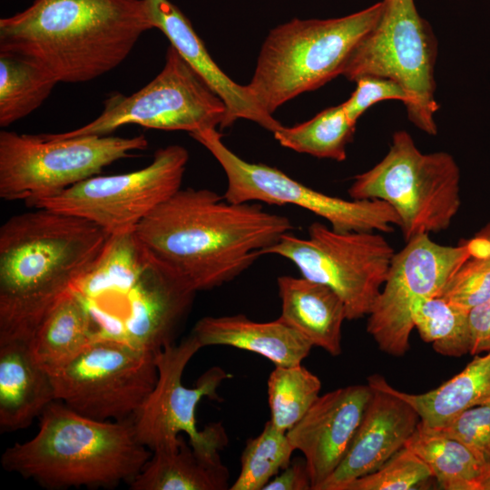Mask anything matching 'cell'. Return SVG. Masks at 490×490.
<instances>
[{"label": "cell", "instance_id": "10", "mask_svg": "<svg viewBox=\"0 0 490 490\" xmlns=\"http://www.w3.org/2000/svg\"><path fill=\"white\" fill-rule=\"evenodd\" d=\"M291 261L301 276L334 290L344 302L347 319L368 316L386 281L395 254L376 232H338L313 222L307 238L284 234L262 255Z\"/></svg>", "mask_w": 490, "mask_h": 490}, {"label": "cell", "instance_id": "12", "mask_svg": "<svg viewBox=\"0 0 490 490\" xmlns=\"http://www.w3.org/2000/svg\"><path fill=\"white\" fill-rule=\"evenodd\" d=\"M191 136L224 171L227 187L223 196L230 202L294 205L323 218L338 232L389 233L394 226H400L397 213L382 200H344L306 186L275 167L247 162L225 145L216 129Z\"/></svg>", "mask_w": 490, "mask_h": 490}, {"label": "cell", "instance_id": "19", "mask_svg": "<svg viewBox=\"0 0 490 490\" xmlns=\"http://www.w3.org/2000/svg\"><path fill=\"white\" fill-rule=\"evenodd\" d=\"M143 1L153 28L162 32L171 45L224 102L226 128L239 119L254 122L272 132L282 126L260 106L247 84L237 83L217 65L189 19L173 3Z\"/></svg>", "mask_w": 490, "mask_h": 490}, {"label": "cell", "instance_id": "1", "mask_svg": "<svg viewBox=\"0 0 490 490\" xmlns=\"http://www.w3.org/2000/svg\"><path fill=\"white\" fill-rule=\"evenodd\" d=\"M258 202L234 203L209 189H180L134 228L155 260L196 292L232 281L293 229Z\"/></svg>", "mask_w": 490, "mask_h": 490}, {"label": "cell", "instance_id": "38", "mask_svg": "<svg viewBox=\"0 0 490 490\" xmlns=\"http://www.w3.org/2000/svg\"><path fill=\"white\" fill-rule=\"evenodd\" d=\"M477 490H490V463L487 464L485 471L478 480Z\"/></svg>", "mask_w": 490, "mask_h": 490}, {"label": "cell", "instance_id": "5", "mask_svg": "<svg viewBox=\"0 0 490 490\" xmlns=\"http://www.w3.org/2000/svg\"><path fill=\"white\" fill-rule=\"evenodd\" d=\"M383 9L377 2L338 18H294L273 28L259 54L247 84L269 114L298 95L341 74L351 53L377 24Z\"/></svg>", "mask_w": 490, "mask_h": 490}, {"label": "cell", "instance_id": "8", "mask_svg": "<svg viewBox=\"0 0 490 490\" xmlns=\"http://www.w3.org/2000/svg\"><path fill=\"white\" fill-rule=\"evenodd\" d=\"M148 147L143 135L54 139L0 132V197L25 204L55 195Z\"/></svg>", "mask_w": 490, "mask_h": 490}, {"label": "cell", "instance_id": "2", "mask_svg": "<svg viewBox=\"0 0 490 490\" xmlns=\"http://www.w3.org/2000/svg\"><path fill=\"white\" fill-rule=\"evenodd\" d=\"M109 236L84 219L43 208L5 220L0 228V344H28Z\"/></svg>", "mask_w": 490, "mask_h": 490}, {"label": "cell", "instance_id": "9", "mask_svg": "<svg viewBox=\"0 0 490 490\" xmlns=\"http://www.w3.org/2000/svg\"><path fill=\"white\" fill-rule=\"evenodd\" d=\"M226 120L221 98L170 45L162 69L142 89L131 95L111 93L100 115L82 127L44 134L54 139L104 136L128 124L192 134L218 126L225 129Z\"/></svg>", "mask_w": 490, "mask_h": 490}, {"label": "cell", "instance_id": "3", "mask_svg": "<svg viewBox=\"0 0 490 490\" xmlns=\"http://www.w3.org/2000/svg\"><path fill=\"white\" fill-rule=\"evenodd\" d=\"M152 28L143 0H34L0 19V52L58 83H85L120 65Z\"/></svg>", "mask_w": 490, "mask_h": 490}, {"label": "cell", "instance_id": "22", "mask_svg": "<svg viewBox=\"0 0 490 490\" xmlns=\"http://www.w3.org/2000/svg\"><path fill=\"white\" fill-rule=\"evenodd\" d=\"M277 284L281 302L279 318L313 347L333 357L339 356L342 324L347 315L338 295L329 287L302 276H279Z\"/></svg>", "mask_w": 490, "mask_h": 490}, {"label": "cell", "instance_id": "29", "mask_svg": "<svg viewBox=\"0 0 490 490\" xmlns=\"http://www.w3.org/2000/svg\"><path fill=\"white\" fill-rule=\"evenodd\" d=\"M469 311L439 297L418 300L412 309V323L420 338L435 351L446 357L470 352Z\"/></svg>", "mask_w": 490, "mask_h": 490}, {"label": "cell", "instance_id": "24", "mask_svg": "<svg viewBox=\"0 0 490 490\" xmlns=\"http://www.w3.org/2000/svg\"><path fill=\"white\" fill-rule=\"evenodd\" d=\"M94 340L85 305L69 290L41 321L28 346L34 361L53 376Z\"/></svg>", "mask_w": 490, "mask_h": 490}, {"label": "cell", "instance_id": "34", "mask_svg": "<svg viewBox=\"0 0 490 490\" xmlns=\"http://www.w3.org/2000/svg\"><path fill=\"white\" fill-rule=\"evenodd\" d=\"M426 428L459 441L490 463V404L466 409L440 426Z\"/></svg>", "mask_w": 490, "mask_h": 490}, {"label": "cell", "instance_id": "14", "mask_svg": "<svg viewBox=\"0 0 490 490\" xmlns=\"http://www.w3.org/2000/svg\"><path fill=\"white\" fill-rule=\"evenodd\" d=\"M56 400L100 421L133 418L158 379L156 353L97 339L52 376Z\"/></svg>", "mask_w": 490, "mask_h": 490}, {"label": "cell", "instance_id": "27", "mask_svg": "<svg viewBox=\"0 0 490 490\" xmlns=\"http://www.w3.org/2000/svg\"><path fill=\"white\" fill-rule=\"evenodd\" d=\"M57 83L28 59L0 52V126L5 128L35 111Z\"/></svg>", "mask_w": 490, "mask_h": 490}, {"label": "cell", "instance_id": "6", "mask_svg": "<svg viewBox=\"0 0 490 490\" xmlns=\"http://www.w3.org/2000/svg\"><path fill=\"white\" fill-rule=\"evenodd\" d=\"M348 191L351 199L388 203L407 242L448 229L461 204L460 171L449 153H423L407 132L397 131L385 157L356 175Z\"/></svg>", "mask_w": 490, "mask_h": 490}, {"label": "cell", "instance_id": "39", "mask_svg": "<svg viewBox=\"0 0 490 490\" xmlns=\"http://www.w3.org/2000/svg\"><path fill=\"white\" fill-rule=\"evenodd\" d=\"M475 235L484 238L490 243V222L483 227Z\"/></svg>", "mask_w": 490, "mask_h": 490}, {"label": "cell", "instance_id": "17", "mask_svg": "<svg viewBox=\"0 0 490 490\" xmlns=\"http://www.w3.org/2000/svg\"><path fill=\"white\" fill-rule=\"evenodd\" d=\"M372 394L368 383L329 391L287 432L303 454L312 490H318L344 458Z\"/></svg>", "mask_w": 490, "mask_h": 490}, {"label": "cell", "instance_id": "18", "mask_svg": "<svg viewBox=\"0 0 490 490\" xmlns=\"http://www.w3.org/2000/svg\"><path fill=\"white\" fill-rule=\"evenodd\" d=\"M368 384L373 394L349 447L318 490H344L351 481L376 471L405 446L420 421L416 411L389 389L383 377L370 376Z\"/></svg>", "mask_w": 490, "mask_h": 490}, {"label": "cell", "instance_id": "37", "mask_svg": "<svg viewBox=\"0 0 490 490\" xmlns=\"http://www.w3.org/2000/svg\"><path fill=\"white\" fill-rule=\"evenodd\" d=\"M471 348L475 356L490 351V299L472 309L468 314Z\"/></svg>", "mask_w": 490, "mask_h": 490}, {"label": "cell", "instance_id": "36", "mask_svg": "<svg viewBox=\"0 0 490 490\" xmlns=\"http://www.w3.org/2000/svg\"><path fill=\"white\" fill-rule=\"evenodd\" d=\"M263 490H312L305 458H296L280 470Z\"/></svg>", "mask_w": 490, "mask_h": 490}, {"label": "cell", "instance_id": "16", "mask_svg": "<svg viewBox=\"0 0 490 490\" xmlns=\"http://www.w3.org/2000/svg\"><path fill=\"white\" fill-rule=\"evenodd\" d=\"M201 348L190 334L178 345H168L156 353V385L133 417L138 439L152 452L175 446L181 434H186L197 453L210 458L220 457V451L228 444L220 422L199 430L195 412L202 397L219 398L217 390L230 375L212 367L198 378L194 387L181 382L187 364Z\"/></svg>", "mask_w": 490, "mask_h": 490}, {"label": "cell", "instance_id": "20", "mask_svg": "<svg viewBox=\"0 0 490 490\" xmlns=\"http://www.w3.org/2000/svg\"><path fill=\"white\" fill-rule=\"evenodd\" d=\"M191 334L201 348L230 346L257 353L275 366H297L306 358L312 344L279 317L257 322L243 314L200 318Z\"/></svg>", "mask_w": 490, "mask_h": 490}, {"label": "cell", "instance_id": "13", "mask_svg": "<svg viewBox=\"0 0 490 490\" xmlns=\"http://www.w3.org/2000/svg\"><path fill=\"white\" fill-rule=\"evenodd\" d=\"M188 151L172 144L158 149L146 167L114 175H95L50 197L26 204L84 219L110 235L133 230L181 189Z\"/></svg>", "mask_w": 490, "mask_h": 490}, {"label": "cell", "instance_id": "25", "mask_svg": "<svg viewBox=\"0 0 490 490\" xmlns=\"http://www.w3.org/2000/svg\"><path fill=\"white\" fill-rule=\"evenodd\" d=\"M388 387L416 411L422 426H440L466 409L490 404V351L474 356L461 372L432 390L410 394Z\"/></svg>", "mask_w": 490, "mask_h": 490}, {"label": "cell", "instance_id": "33", "mask_svg": "<svg viewBox=\"0 0 490 490\" xmlns=\"http://www.w3.org/2000/svg\"><path fill=\"white\" fill-rule=\"evenodd\" d=\"M437 297L467 311L490 299V252L464 261Z\"/></svg>", "mask_w": 490, "mask_h": 490}, {"label": "cell", "instance_id": "11", "mask_svg": "<svg viewBox=\"0 0 490 490\" xmlns=\"http://www.w3.org/2000/svg\"><path fill=\"white\" fill-rule=\"evenodd\" d=\"M195 294L181 277L150 256L138 279L79 299L90 314L95 340L156 353L174 343Z\"/></svg>", "mask_w": 490, "mask_h": 490}, {"label": "cell", "instance_id": "26", "mask_svg": "<svg viewBox=\"0 0 490 490\" xmlns=\"http://www.w3.org/2000/svg\"><path fill=\"white\" fill-rule=\"evenodd\" d=\"M406 447L429 467L440 488L477 490L485 463L473 450L457 440L436 433L418 423Z\"/></svg>", "mask_w": 490, "mask_h": 490}, {"label": "cell", "instance_id": "15", "mask_svg": "<svg viewBox=\"0 0 490 490\" xmlns=\"http://www.w3.org/2000/svg\"><path fill=\"white\" fill-rule=\"evenodd\" d=\"M490 252V243L475 236L456 246L441 245L429 234L417 235L395 252L386 281L368 315L367 331L379 349L402 357L414 328L412 309L420 299L437 297L448 279L472 256Z\"/></svg>", "mask_w": 490, "mask_h": 490}, {"label": "cell", "instance_id": "31", "mask_svg": "<svg viewBox=\"0 0 490 490\" xmlns=\"http://www.w3.org/2000/svg\"><path fill=\"white\" fill-rule=\"evenodd\" d=\"M296 451L287 432L270 420L262 431L250 438L240 457V472L230 490H263L264 486L291 461Z\"/></svg>", "mask_w": 490, "mask_h": 490}, {"label": "cell", "instance_id": "7", "mask_svg": "<svg viewBox=\"0 0 490 490\" xmlns=\"http://www.w3.org/2000/svg\"><path fill=\"white\" fill-rule=\"evenodd\" d=\"M381 15L358 44L342 75L356 81L364 75L391 79L407 94L409 121L429 135L437 133L435 113V65L437 42L417 12L414 0H383Z\"/></svg>", "mask_w": 490, "mask_h": 490}, {"label": "cell", "instance_id": "28", "mask_svg": "<svg viewBox=\"0 0 490 490\" xmlns=\"http://www.w3.org/2000/svg\"><path fill=\"white\" fill-rule=\"evenodd\" d=\"M355 132L356 123L348 119L341 103L303 123L282 125L273 135L281 146L297 152L342 162L347 158V146Z\"/></svg>", "mask_w": 490, "mask_h": 490}, {"label": "cell", "instance_id": "4", "mask_svg": "<svg viewBox=\"0 0 490 490\" xmlns=\"http://www.w3.org/2000/svg\"><path fill=\"white\" fill-rule=\"evenodd\" d=\"M38 418L35 436L6 448L1 465L46 489L130 485L152 455L138 439L133 418L100 421L59 400Z\"/></svg>", "mask_w": 490, "mask_h": 490}, {"label": "cell", "instance_id": "30", "mask_svg": "<svg viewBox=\"0 0 490 490\" xmlns=\"http://www.w3.org/2000/svg\"><path fill=\"white\" fill-rule=\"evenodd\" d=\"M320 388L319 378L301 364L275 366L267 382L270 422L288 432L318 399Z\"/></svg>", "mask_w": 490, "mask_h": 490}, {"label": "cell", "instance_id": "35", "mask_svg": "<svg viewBox=\"0 0 490 490\" xmlns=\"http://www.w3.org/2000/svg\"><path fill=\"white\" fill-rule=\"evenodd\" d=\"M355 82L357 83L355 91L342 103L348 119L355 123L368 108L380 101L397 100L404 105L408 101L403 87L391 79L364 75Z\"/></svg>", "mask_w": 490, "mask_h": 490}, {"label": "cell", "instance_id": "32", "mask_svg": "<svg viewBox=\"0 0 490 490\" xmlns=\"http://www.w3.org/2000/svg\"><path fill=\"white\" fill-rule=\"evenodd\" d=\"M434 478L426 463L404 446L376 471L348 483L344 490H410Z\"/></svg>", "mask_w": 490, "mask_h": 490}, {"label": "cell", "instance_id": "23", "mask_svg": "<svg viewBox=\"0 0 490 490\" xmlns=\"http://www.w3.org/2000/svg\"><path fill=\"white\" fill-rule=\"evenodd\" d=\"M229 478L220 457L200 455L181 434L175 446L152 452L129 486L132 490H225L230 489Z\"/></svg>", "mask_w": 490, "mask_h": 490}, {"label": "cell", "instance_id": "21", "mask_svg": "<svg viewBox=\"0 0 490 490\" xmlns=\"http://www.w3.org/2000/svg\"><path fill=\"white\" fill-rule=\"evenodd\" d=\"M54 400L52 376L34 361L28 344H0L1 432L28 427Z\"/></svg>", "mask_w": 490, "mask_h": 490}]
</instances>
